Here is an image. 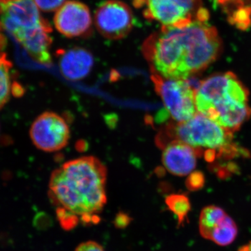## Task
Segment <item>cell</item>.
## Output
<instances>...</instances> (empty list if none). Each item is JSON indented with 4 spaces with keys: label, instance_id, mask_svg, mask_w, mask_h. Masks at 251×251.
<instances>
[{
    "label": "cell",
    "instance_id": "1",
    "mask_svg": "<svg viewBox=\"0 0 251 251\" xmlns=\"http://www.w3.org/2000/svg\"><path fill=\"white\" fill-rule=\"evenodd\" d=\"M208 21L161 27L145 39L142 52L151 73L165 78L188 80L215 62L222 51V40Z\"/></svg>",
    "mask_w": 251,
    "mask_h": 251
},
{
    "label": "cell",
    "instance_id": "2",
    "mask_svg": "<svg viewBox=\"0 0 251 251\" xmlns=\"http://www.w3.org/2000/svg\"><path fill=\"white\" fill-rule=\"evenodd\" d=\"M107 169L94 156L64 163L50 175L49 196L57 208L79 218L85 225L98 224L107 202Z\"/></svg>",
    "mask_w": 251,
    "mask_h": 251
},
{
    "label": "cell",
    "instance_id": "3",
    "mask_svg": "<svg viewBox=\"0 0 251 251\" xmlns=\"http://www.w3.org/2000/svg\"><path fill=\"white\" fill-rule=\"evenodd\" d=\"M249 91L232 72L201 81L196 90L197 112L234 133L250 116Z\"/></svg>",
    "mask_w": 251,
    "mask_h": 251
},
{
    "label": "cell",
    "instance_id": "4",
    "mask_svg": "<svg viewBox=\"0 0 251 251\" xmlns=\"http://www.w3.org/2000/svg\"><path fill=\"white\" fill-rule=\"evenodd\" d=\"M157 139L162 147L171 140H179L195 149L198 156L204 155L206 160L211 161L236 151L233 133L198 112L188 121L169 124Z\"/></svg>",
    "mask_w": 251,
    "mask_h": 251
},
{
    "label": "cell",
    "instance_id": "5",
    "mask_svg": "<svg viewBox=\"0 0 251 251\" xmlns=\"http://www.w3.org/2000/svg\"><path fill=\"white\" fill-rule=\"evenodd\" d=\"M144 17L162 27H180L198 19H209L202 0H133Z\"/></svg>",
    "mask_w": 251,
    "mask_h": 251
},
{
    "label": "cell",
    "instance_id": "6",
    "mask_svg": "<svg viewBox=\"0 0 251 251\" xmlns=\"http://www.w3.org/2000/svg\"><path fill=\"white\" fill-rule=\"evenodd\" d=\"M155 90L160 96L168 116L174 122L188 121L198 113L196 90L188 80L165 78L151 74Z\"/></svg>",
    "mask_w": 251,
    "mask_h": 251
},
{
    "label": "cell",
    "instance_id": "7",
    "mask_svg": "<svg viewBox=\"0 0 251 251\" xmlns=\"http://www.w3.org/2000/svg\"><path fill=\"white\" fill-rule=\"evenodd\" d=\"M49 23L41 16L34 0H4L0 2V24L15 39Z\"/></svg>",
    "mask_w": 251,
    "mask_h": 251
},
{
    "label": "cell",
    "instance_id": "8",
    "mask_svg": "<svg viewBox=\"0 0 251 251\" xmlns=\"http://www.w3.org/2000/svg\"><path fill=\"white\" fill-rule=\"evenodd\" d=\"M31 141L46 152H55L65 148L70 140V128L58 114L45 112L34 120L29 130Z\"/></svg>",
    "mask_w": 251,
    "mask_h": 251
},
{
    "label": "cell",
    "instance_id": "9",
    "mask_svg": "<svg viewBox=\"0 0 251 251\" xmlns=\"http://www.w3.org/2000/svg\"><path fill=\"white\" fill-rule=\"evenodd\" d=\"M94 21L97 30L110 40H119L128 36L134 25L130 6L119 0H108L96 10Z\"/></svg>",
    "mask_w": 251,
    "mask_h": 251
},
{
    "label": "cell",
    "instance_id": "10",
    "mask_svg": "<svg viewBox=\"0 0 251 251\" xmlns=\"http://www.w3.org/2000/svg\"><path fill=\"white\" fill-rule=\"evenodd\" d=\"M56 29L68 38L90 36L92 31V18L87 5L69 0L61 6L54 17Z\"/></svg>",
    "mask_w": 251,
    "mask_h": 251
},
{
    "label": "cell",
    "instance_id": "11",
    "mask_svg": "<svg viewBox=\"0 0 251 251\" xmlns=\"http://www.w3.org/2000/svg\"><path fill=\"white\" fill-rule=\"evenodd\" d=\"M162 148V162L170 173L176 176H186L192 173L199 156L195 149L176 140L168 142Z\"/></svg>",
    "mask_w": 251,
    "mask_h": 251
},
{
    "label": "cell",
    "instance_id": "12",
    "mask_svg": "<svg viewBox=\"0 0 251 251\" xmlns=\"http://www.w3.org/2000/svg\"><path fill=\"white\" fill-rule=\"evenodd\" d=\"M57 54L61 72L69 80L84 78L93 67V56L87 50L74 48L67 50H59Z\"/></svg>",
    "mask_w": 251,
    "mask_h": 251
},
{
    "label": "cell",
    "instance_id": "13",
    "mask_svg": "<svg viewBox=\"0 0 251 251\" xmlns=\"http://www.w3.org/2000/svg\"><path fill=\"white\" fill-rule=\"evenodd\" d=\"M237 234V225L234 220L227 214L213 229L209 240L217 245L226 247L235 240Z\"/></svg>",
    "mask_w": 251,
    "mask_h": 251
},
{
    "label": "cell",
    "instance_id": "14",
    "mask_svg": "<svg viewBox=\"0 0 251 251\" xmlns=\"http://www.w3.org/2000/svg\"><path fill=\"white\" fill-rule=\"evenodd\" d=\"M227 214L219 206L210 205L203 208L199 219V231L201 235L204 239L209 240L213 229Z\"/></svg>",
    "mask_w": 251,
    "mask_h": 251
},
{
    "label": "cell",
    "instance_id": "15",
    "mask_svg": "<svg viewBox=\"0 0 251 251\" xmlns=\"http://www.w3.org/2000/svg\"><path fill=\"white\" fill-rule=\"evenodd\" d=\"M11 68L12 64L6 53L0 52V109L9 101L11 96Z\"/></svg>",
    "mask_w": 251,
    "mask_h": 251
},
{
    "label": "cell",
    "instance_id": "16",
    "mask_svg": "<svg viewBox=\"0 0 251 251\" xmlns=\"http://www.w3.org/2000/svg\"><path fill=\"white\" fill-rule=\"evenodd\" d=\"M166 204L169 210L176 216L178 226H182L191 209L187 196L182 194H172L167 196Z\"/></svg>",
    "mask_w": 251,
    "mask_h": 251
},
{
    "label": "cell",
    "instance_id": "17",
    "mask_svg": "<svg viewBox=\"0 0 251 251\" xmlns=\"http://www.w3.org/2000/svg\"><path fill=\"white\" fill-rule=\"evenodd\" d=\"M56 214H57V220H58L59 224L62 227L66 230H70L75 228L79 224L78 217L71 213L68 212L64 209L57 208L56 209Z\"/></svg>",
    "mask_w": 251,
    "mask_h": 251
},
{
    "label": "cell",
    "instance_id": "18",
    "mask_svg": "<svg viewBox=\"0 0 251 251\" xmlns=\"http://www.w3.org/2000/svg\"><path fill=\"white\" fill-rule=\"evenodd\" d=\"M40 11L44 12H53L66 2V0H34Z\"/></svg>",
    "mask_w": 251,
    "mask_h": 251
},
{
    "label": "cell",
    "instance_id": "19",
    "mask_svg": "<svg viewBox=\"0 0 251 251\" xmlns=\"http://www.w3.org/2000/svg\"><path fill=\"white\" fill-rule=\"evenodd\" d=\"M204 177L201 173H194L188 177L186 186L191 191L200 189L204 184Z\"/></svg>",
    "mask_w": 251,
    "mask_h": 251
},
{
    "label": "cell",
    "instance_id": "20",
    "mask_svg": "<svg viewBox=\"0 0 251 251\" xmlns=\"http://www.w3.org/2000/svg\"><path fill=\"white\" fill-rule=\"evenodd\" d=\"M75 251H105V250L99 243L94 241H87L79 244Z\"/></svg>",
    "mask_w": 251,
    "mask_h": 251
},
{
    "label": "cell",
    "instance_id": "21",
    "mask_svg": "<svg viewBox=\"0 0 251 251\" xmlns=\"http://www.w3.org/2000/svg\"><path fill=\"white\" fill-rule=\"evenodd\" d=\"M131 218L125 212H119L114 220V225L119 229H124L130 224Z\"/></svg>",
    "mask_w": 251,
    "mask_h": 251
},
{
    "label": "cell",
    "instance_id": "22",
    "mask_svg": "<svg viewBox=\"0 0 251 251\" xmlns=\"http://www.w3.org/2000/svg\"><path fill=\"white\" fill-rule=\"evenodd\" d=\"M238 251H251V242L248 243L246 245H244L243 247L239 248Z\"/></svg>",
    "mask_w": 251,
    "mask_h": 251
},
{
    "label": "cell",
    "instance_id": "23",
    "mask_svg": "<svg viewBox=\"0 0 251 251\" xmlns=\"http://www.w3.org/2000/svg\"><path fill=\"white\" fill-rule=\"evenodd\" d=\"M4 1V0H0V2H1V1Z\"/></svg>",
    "mask_w": 251,
    "mask_h": 251
}]
</instances>
